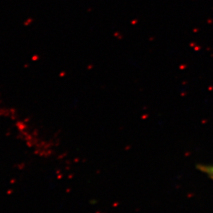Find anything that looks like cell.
<instances>
[{"mask_svg": "<svg viewBox=\"0 0 213 213\" xmlns=\"http://www.w3.org/2000/svg\"><path fill=\"white\" fill-rule=\"evenodd\" d=\"M198 169L213 180V165H199Z\"/></svg>", "mask_w": 213, "mask_h": 213, "instance_id": "obj_1", "label": "cell"}]
</instances>
